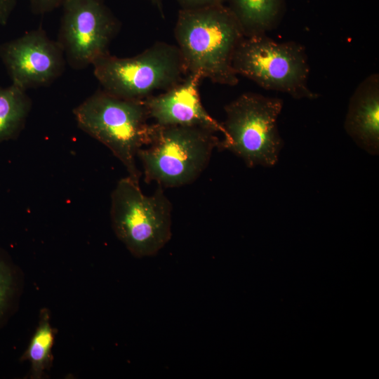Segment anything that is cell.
Segmentation results:
<instances>
[{
    "mask_svg": "<svg viewBox=\"0 0 379 379\" xmlns=\"http://www.w3.org/2000/svg\"><path fill=\"white\" fill-rule=\"evenodd\" d=\"M172 206L161 187L144 194L139 182L128 176L111 196L110 215L119 239L136 258L156 255L171 239Z\"/></svg>",
    "mask_w": 379,
    "mask_h": 379,
    "instance_id": "5b68a950",
    "label": "cell"
},
{
    "mask_svg": "<svg viewBox=\"0 0 379 379\" xmlns=\"http://www.w3.org/2000/svg\"><path fill=\"white\" fill-rule=\"evenodd\" d=\"M17 0H0V25L5 26L15 9Z\"/></svg>",
    "mask_w": 379,
    "mask_h": 379,
    "instance_id": "ac0fdd59",
    "label": "cell"
},
{
    "mask_svg": "<svg viewBox=\"0 0 379 379\" xmlns=\"http://www.w3.org/2000/svg\"><path fill=\"white\" fill-rule=\"evenodd\" d=\"M32 12L35 15H44L61 6L64 0H28Z\"/></svg>",
    "mask_w": 379,
    "mask_h": 379,
    "instance_id": "2e32d148",
    "label": "cell"
},
{
    "mask_svg": "<svg viewBox=\"0 0 379 379\" xmlns=\"http://www.w3.org/2000/svg\"><path fill=\"white\" fill-rule=\"evenodd\" d=\"M244 36L265 34L279 18L284 0H227Z\"/></svg>",
    "mask_w": 379,
    "mask_h": 379,
    "instance_id": "7c38bea8",
    "label": "cell"
},
{
    "mask_svg": "<svg viewBox=\"0 0 379 379\" xmlns=\"http://www.w3.org/2000/svg\"><path fill=\"white\" fill-rule=\"evenodd\" d=\"M31 106L32 100L25 91L12 84L0 87V143L18 135Z\"/></svg>",
    "mask_w": 379,
    "mask_h": 379,
    "instance_id": "4fadbf2b",
    "label": "cell"
},
{
    "mask_svg": "<svg viewBox=\"0 0 379 379\" xmlns=\"http://www.w3.org/2000/svg\"><path fill=\"white\" fill-rule=\"evenodd\" d=\"M152 5L157 9L161 15L164 17L163 0H149Z\"/></svg>",
    "mask_w": 379,
    "mask_h": 379,
    "instance_id": "d6986e66",
    "label": "cell"
},
{
    "mask_svg": "<svg viewBox=\"0 0 379 379\" xmlns=\"http://www.w3.org/2000/svg\"><path fill=\"white\" fill-rule=\"evenodd\" d=\"M235 73L267 90L295 99H315L308 86L310 65L305 48L294 41L277 42L265 34L244 36L232 58Z\"/></svg>",
    "mask_w": 379,
    "mask_h": 379,
    "instance_id": "52a82bcc",
    "label": "cell"
},
{
    "mask_svg": "<svg viewBox=\"0 0 379 379\" xmlns=\"http://www.w3.org/2000/svg\"><path fill=\"white\" fill-rule=\"evenodd\" d=\"M14 291L15 281L12 270L0 258V320L10 306Z\"/></svg>",
    "mask_w": 379,
    "mask_h": 379,
    "instance_id": "9a60e30c",
    "label": "cell"
},
{
    "mask_svg": "<svg viewBox=\"0 0 379 379\" xmlns=\"http://www.w3.org/2000/svg\"><path fill=\"white\" fill-rule=\"evenodd\" d=\"M92 66L101 89L127 100H144L156 91L173 88L187 75L178 46L164 41L133 57L108 53Z\"/></svg>",
    "mask_w": 379,
    "mask_h": 379,
    "instance_id": "3957f363",
    "label": "cell"
},
{
    "mask_svg": "<svg viewBox=\"0 0 379 379\" xmlns=\"http://www.w3.org/2000/svg\"><path fill=\"white\" fill-rule=\"evenodd\" d=\"M282 107L278 98L241 95L225 107V135L218 147L233 152L250 168L274 166L283 145L277 127Z\"/></svg>",
    "mask_w": 379,
    "mask_h": 379,
    "instance_id": "8992f818",
    "label": "cell"
},
{
    "mask_svg": "<svg viewBox=\"0 0 379 379\" xmlns=\"http://www.w3.org/2000/svg\"><path fill=\"white\" fill-rule=\"evenodd\" d=\"M344 128L355 143L372 155L379 152V75L366 77L348 105Z\"/></svg>",
    "mask_w": 379,
    "mask_h": 379,
    "instance_id": "8fae6325",
    "label": "cell"
},
{
    "mask_svg": "<svg viewBox=\"0 0 379 379\" xmlns=\"http://www.w3.org/2000/svg\"><path fill=\"white\" fill-rule=\"evenodd\" d=\"M215 134L199 127L156 124L151 142L137 154L145 181L166 187L194 182L206 168L213 149L219 147Z\"/></svg>",
    "mask_w": 379,
    "mask_h": 379,
    "instance_id": "277c9868",
    "label": "cell"
},
{
    "mask_svg": "<svg viewBox=\"0 0 379 379\" xmlns=\"http://www.w3.org/2000/svg\"><path fill=\"white\" fill-rule=\"evenodd\" d=\"M180 9H197L224 4L226 0H175Z\"/></svg>",
    "mask_w": 379,
    "mask_h": 379,
    "instance_id": "e0dca14e",
    "label": "cell"
},
{
    "mask_svg": "<svg viewBox=\"0 0 379 379\" xmlns=\"http://www.w3.org/2000/svg\"><path fill=\"white\" fill-rule=\"evenodd\" d=\"M0 60L11 84L25 91L51 85L67 65L59 44L41 27L1 44Z\"/></svg>",
    "mask_w": 379,
    "mask_h": 379,
    "instance_id": "9c48e42d",
    "label": "cell"
},
{
    "mask_svg": "<svg viewBox=\"0 0 379 379\" xmlns=\"http://www.w3.org/2000/svg\"><path fill=\"white\" fill-rule=\"evenodd\" d=\"M57 42L75 70L109 53L121 24L104 0H64Z\"/></svg>",
    "mask_w": 379,
    "mask_h": 379,
    "instance_id": "ba28073f",
    "label": "cell"
},
{
    "mask_svg": "<svg viewBox=\"0 0 379 379\" xmlns=\"http://www.w3.org/2000/svg\"><path fill=\"white\" fill-rule=\"evenodd\" d=\"M201 77L189 74L178 84L144 100L149 119L160 126L199 127L225 135L222 123L210 115L199 95Z\"/></svg>",
    "mask_w": 379,
    "mask_h": 379,
    "instance_id": "30bf717a",
    "label": "cell"
},
{
    "mask_svg": "<svg viewBox=\"0 0 379 379\" xmlns=\"http://www.w3.org/2000/svg\"><path fill=\"white\" fill-rule=\"evenodd\" d=\"M174 34L187 74L221 85L238 84L232 58L244 34L228 6L180 9Z\"/></svg>",
    "mask_w": 379,
    "mask_h": 379,
    "instance_id": "6da1fadb",
    "label": "cell"
},
{
    "mask_svg": "<svg viewBox=\"0 0 379 379\" xmlns=\"http://www.w3.org/2000/svg\"><path fill=\"white\" fill-rule=\"evenodd\" d=\"M53 341L54 334L50 324L49 314L46 310H43L37 328L21 358L22 360L30 361L32 378H41L51 366Z\"/></svg>",
    "mask_w": 379,
    "mask_h": 379,
    "instance_id": "5bb4252c",
    "label": "cell"
},
{
    "mask_svg": "<svg viewBox=\"0 0 379 379\" xmlns=\"http://www.w3.org/2000/svg\"><path fill=\"white\" fill-rule=\"evenodd\" d=\"M78 126L107 147L139 182L135 159L140 149L151 142L156 124L149 119L144 100H127L99 89L76 107Z\"/></svg>",
    "mask_w": 379,
    "mask_h": 379,
    "instance_id": "7a4b0ae2",
    "label": "cell"
}]
</instances>
